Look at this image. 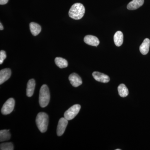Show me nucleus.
Listing matches in <instances>:
<instances>
[{
  "mask_svg": "<svg viewBox=\"0 0 150 150\" xmlns=\"http://www.w3.org/2000/svg\"><path fill=\"white\" fill-rule=\"evenodd\" d=\"M85 13V8L82 4L76 3L71 7L69 11V16L71 18L79 20L82 18Z\"/></svg>",
  "mask_w": 150,
  "mask_h": 150,
  "instance_id": "f257e3e1",
  "label": "nucleus"
},
{
  "mask_svg": "<svg viewBox=\"0 0 150 150\" xmlns=\"http://www.w3.org/2000/svg\"><path fill=\"white\" fill-rule=\"evenodd\" d=\"M35 121L39 131L41 133L46 132L48 124V115L45 112H39L36 116Z\"/></svg>",
  "mask_w": 150,
  "mask_h": 150,
  "instance_id": "f03ea898",
  "label": "nucleus"
},
{
  "mask_svg": "<svg viewBox=\"0 0 150 150\" xmlns=\"http://www.w3.org/2000/svg\"><path fill=\"white\" fill-rule=\"evenodd\" d=\"M50 99V92L48 86L43 85L40 88L39 92V102L40 107L44 108L47 106Z\"/></svg>",
  "mask_w": 150,
  "mask_h": 150,
  "instance_id": "7ed1b4c3",
  "label": "nucleus"
},
{
  "mask_svg": "<svg viewBox=\"0 0 150 150\" xmlns=\"http://www.w3.org/2000/svg\"><path fill=\"white\" fill-rule=\"evenodd\" d=\"M81 105L79 104H75L70 107L65 112L64 118L68 121L72 120L76 116L81 109Z\"/></svg>",
  "mask_w": 150,
  "mask_h": 150,
  "instance_id": "20e7f679",
  "label": "nucleus"
},
{
  "mask_svg": "<svg viewBox=\"0 0 150 150\" xmlns=\"http://www.w3.org/2000/svg\"><path fill=\"white\" fill-rule=\"evenodd\" d=\"M15 101L13 98H9L1 108V113L3 115H6L12 112L14 108Z\"/></svg>",
  "mask_w": 150,
  "mask_h": 150,
  "instance_id": "39448f33",
  "label": "nucleus"
},
{
  "mask_svg": "<svg viewBox=\"0 0 150 150\" xmlns=\"http://www.w3.org/2000/svg\"><path fill=\"white\" fill-rule=\"evenodd\" d=\"M68 123V120L65 118H60L58 123L57 129V135L62 136L64 133Z\"/></svg>",
  "mask_w": 150,
  "mask_h": 150,
  "instance_id": "423d86ee",
  "label": "nucleus"
},
{
  "mask_svg": "<svg viewBox=\"0 0 150 150\" xmlns=\"http://www.w3.org/2000/svg\"><path fill=\"white\" fill-rule=\"evenodd\" d=\"M69 79L71 84L75 87H77L82 84V81L80 76L76 73L71 74Z\"/></svg>",
  "mask_w": 150,
  "mask_h": 150,
  "instance_id": "0eeeda50",
  "label": "nucleus"
},
{
  "mask_svg": "<svg viewBox=\"0 0 150 150\" xmlns=\"http://www.w3.org/2000/svg\"><path fill=\"white\" fill-rule=\"evenodd\" d=\"M93 76L97 81L106 83L110 81V78L107 75L105 74L99 72L95 71L93 73Z\"/></svg>",
  "mask_w": 150,
  "mask_h": 150,
  "instance_id": "6e6552de",
  "label": "nucleus"
},
{
  "mask_svg": "<svg viewBox=\"0 0 150 150\" xmlns=\"http://www.w3.org/2000/svg\"><path fill=\"white\" fill-rule=\"evenodd\" d=\"M84 41L88 45L93 46H97L100 43L98 38L92 35H86L84 38Z\"/></svg>",
  "mask_w": 150,
  "mask_h": 150,
  "instance_id": "1a4fd4ad",
  "label": "nucleus"
},
{
  "mask_svg": "<svg viewBox=\"0 0 150 150\" xmlns=\"http://www.w3.org/2000/svg\"><path fill=\"white\" fill-rule=\"evenodd\" d=\"M11 75V71L10 69L6 68L0 71V84L4 83L10 78Z\"/></svg>",
  "mask_w": 150,
  "mask_h": 150,
  "instance_id": "9d476101",
  "label": "nucleus"
},
{
  "mask_svg": "<svg viewBox=\"0 0 150 150\" xmlns=\"http://www.w3.org/2000/svg\"><path fill=\"white\" fill-rule=\"evenodd\" d=\"M144 0H133L128 4L127 8L130 10H134L139 8L144 4Z\"/></svg>",
  "mask_w": 150,
  "mask_h": 150,
  "instance_id": "9b49d317",
  "label": "nucleus"
},
{
  "mask_svg": "<svg viewBox=\"0 0 150 150\" xmlns=\"http://www.w3.org/2000/svg\"><path fill=\"white\" fill-rule=\"evenodd\" d=\"M35 86V81L33 79H31L28 81L26 88L27 96L30 97L33 95Z\"/></svg>",
  "mask_w": 150,
  "mask_h": 150,
  "instance_id": "f8f14e48",
  "label": "nucleus"
},
{
  "mask_svg": "<svg viewBox=\"0 0 150 150\" xmlns=\"http://www.w3.org/2000/svg\"><path fill=\"white\" fill-rule=\"evenodd\" d=\"M150 45V40L149 38L144 39L140 46V51L143 55H146L149 53Z\"/></svg>",
  "mask_w": 150,
  "mask_h": 150,
  "instance_id": "ddd939ff",
  "label": "nucleus"
},
{
  "mask_svg": "<svg viewBox=\"0 0 150 150\" xmlns=\"http://www.w3.org/2000/svg\"><path fill=\"white\" fill-rule=\"evenodd\" d=\"M30 30L33 35L36 36L40 33L41 27L40 25L35 22H31L29 24Z\"/></svg>",
  "mask_w": 150,
  "mask_h": 150,
  "instance_id": "4468645a",
  "label": "nucleus"
},
{
  "mask_svg": "<svg viewBox=\"0 0 150 150\" xmlns=\"http://www.w3.org/2000/svg\"><path fill=\"white\" fill-rule=\"evenodd\" d=\"M114 42L116 46H120L123 44V33L121 31H118L114 34Z\"/></svg>",
  "mask_w": 150,
  "mask_h": 150,
  "instance_id": "2eb2a0df",
  "label": "nucleus"
},
{
  "mask_svg": "<svg viewBox=\"0 0 150 150\" xmlns=\"http://www.w3.org/2000/svg\"><path fill=\"white\" fill-rule=\"evenodd\" d=\"M55 62L57 67L60 69L67 68L68 66L67 60L61 57H56L55 59Z\"/></svg>",
  "mask_w": 150,
  "mask_h": 150,
  "instance_id": "dca6fc26",
  "label": "nucleus"
},
{
  "mask_svg": "<svg viewBox=\"0 0 150 150\" xmlns=\"http://www.w3.org/2000/svg\"><path fill=\"white\" fill-rule=\"evenodd\" d=\"M118 94L121 97H126L129 95L128 89L124 84H121L118 86Z\"/></svg>",
  "mask_w": 150,
  "mask_h": 150,
  "instance_id": "f3484780",
  "label": "nucleus"
},
{
  "mask_svg": "<svg viewBox=\"0 0 150 150\" xmlns=\"http://www.w3.org/2000/svg\"><path fill=\"white\" fill-rule=\"evenodd\" d=\"M11 134L9 130H3L0 131V141L1 142L8 141L10 139Z\"/></svg>",
  "mask_w": 150,
  "mask_h": 150,
  "instance_id": "a211bd4d",
  "label": "nucleus"
},
{
  "mask_svg": "<svg viewBox=\"0 0 150 150\" xmlns=\"http://www.w3.org/2000/svg\"><path fill=\"white\" fill-rule=\"evenodd\" d=\"M13 144L11 142L2 143L0 146V149L1 150H13Z\"/></svg>",
  "mask_w": 150,
  "mask_h": 150,
  "instance_id": "6ab92c4d",
  "label": "nucleus"
},
{
  "mask_svg": "<svg viewBox=\"0 0 150 150\" xmlns=\"http://www.w3.org/2000/svg\"><path fill=\"white\" fill-rule=\"evenodd\" d=\"M6 58V54L5 51L1 50L0 51V64H2L4 60Z\"/></svg>",
  "mask_w": 150,
  "mask_h": 150,
  "instance_id": "aec40b11",
  "label": "nucleus"
},
{
  "mask_svg": "<svg viewBox=\"0 0 150 150\" xmlns=\"http://www.w3.org/2000/svg\"><path fill=\"white\" fill-rule=\"evenodd\" d=\"M8 1V0H0V4H7Z\"/></svg>",
  "mask_w": 150,
  "mask_h": 150,
  "instance_id": "412c9836",
  "label": "nucleus"
},
{
  "mask_svg": "<svg viewBox=\"0 0 150 150\" xmlns=\"http://www.w3.org/2000/svg\"><path fill=\"white\" fill-rule=\"evenodd\" d=\"M4 29V27H3L2 24V23H0V30H3Z\"/></svg>",
  "mask_w": 150,
  "mask_h": 150,
  "instance_id": "4be33fe9",
  "label": "nucleus"
},
{
  "mask_svg": "<svg viewBox=\"0 0 150 150\" xmlns=\"http://www.w3.org/2000/svg\"><path fill=\"white\" fill-rule=\"evenodd\" d=\"M116 150H121V149H117Z\"/></svg>",
  "mask_w": 150,
  "mask_h": 150,
  "instance_id": "5701e85b",
  "label": "nucleus"
}]
</instances>
